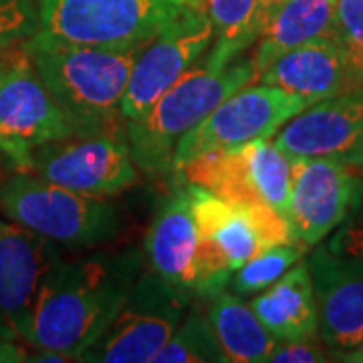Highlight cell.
Instances as JSON below:
<instances>
[{"label": "cell", "mask_w": 363, "mask_h": 363, "mask_svg": "<svg viewBox=\"0 0 363 363\" xmlns=\"http://www.w3.org/2000/svg\"><path fill=\"white\" fill-rule=\"evenodd\" d=\"M143 267L145 255L135 247L73 262L61 259L40 286L25 343L79 362L111 323Z\"/></svg>", "instance_id": "1"}, {"label": "cell", "mask_w": 363, "mask_h": 363, "mask_svg": "<svg viewBox=\"0 0 363 363\" xmlns=\"http://www.w3.org/2000/svg\"><path fill=\"white\" fill-rule=\"evenodd\" d=\"M23 47L77 135L119 131V123L125 121L123 95L143 45L89 47L39 30Z\"/></svg>", "instance_id": "2"}, {"label": "cell", "mask_w": 363, "mask_h": 363, "mask_svg": "<svg viewBox=\"0 0 363 363\" xmlns=\"http://www.w3.org/2000/svg\"><path fill=\"white\" fill-rule=\"evenodd\" d=\"M255 81L252 61L238 57L228 65H196L174 83L142 117L128 123V142L135 166L160 176L172 172L174 150L218 105Z\"/></svg>", "instance_id": "3"}, {"label": "cell", "mask_w": 363, "mask_h": 363, "mask_svg": "<svg viewBox=\"0 0 363 363\" xmlns=\"http://www.w3.org/2000/svg\"><path fill=\"white\" fill-rule=\"evenodd\" d=\"M0 210L9 220L69 250L105 245L123 228L109 198L79 194L33 172H18L0 186Z\"/></svg>", "instance_id": "4"}, {"label": "cell", "mask_w": 363, "mask_h": 363, "mask_svg": "<svg viewBox=\"0 0 363 363\" xmlns=\"http://www.w3.org/2000/svg\"><path fill=\"white\" fill-rule=\"evenodd\" d=\"M202 0H39V30L57 39L121 49L145 45Z\"/></svg>", "instance_id": "5"}, {"label": "cell", "mask_w": 363, "mask_h": 363, "mask_svg": "<svg viewBox=\"0 0 363 363\" xmlns=\"http://www.w3.org/2000/svg\"><path fill=\"white\" fill-rule=\"evenodd\" d=\"M186 190L206 269L220 289H228L233 272L264 248L295 242L289 220L272 208L228 202L188 182Z\"/></svg>", "instance_id": "6"}, {"label": "cell", "mask_w": 363, "mask_h": 363, "mask_svg": "<svg viewBox=\"0 0 363 363\" xmlns=\"http://www.w3.org/2000/svg\"><path fill=\"white\" fill-rule=\"evenodd\" d=\"M190 305V293L145 269L101 335L79 355L89 363H152Z\"/></svg>", "instance_id": "7"}, {"label": "cell", "mask_w": 363, "mask_h": 363, "mask_svg": "<svg viewBox=\"0 0 363 363\" xmlns=\"http://www.w3.org/2000/svg\"><path fill=\"white\" fill-rule=\"evenodd\" d=\"M178 176L228 202L272 208L289 220L293 157L281 152L272 138L204 154L186 164Z\"/></svg>", "instance_id": "8"}, {"label": "cell", "mask_w": 363, "mask_h": 363, "mask_svg": "<svg viewBox=\"0 0 363 363\" xmlns=\"http://www.w3.org/2000/svg\"><path fill=\"white\" fill-rule=\"evenodd\" d=\"M71 135L77 131L45 87L25 47L6 49L0 77V152L25 172L37 147Z\"/></svg>", "instance_id": "9"}, {"label": "cell", "mask_w": 363, "mask_h": 363, "mask_svg": "<svg viewBox=\"0 0 363 363\" xmlns=\"http://www.w3.org/2000/svg\"><path fill=\"white\" fill-rule=\"evenodd\" d=\"M309 101L272 85H247L226 97L210 116L182 138L172 157V172H180L196 157L274 138L289 119Z\"/></svg>", "instance_id": "10"}, {"label": "cell", "mask_w": 363, "mask_h": 363, "mask_svg": "<svg viewBox=\"0 0 363 363\" xmlns=\"http://www.w3.org/2000/svg\"><path fill=\"white\" fill-rule=\"evenodd\" d=\"M25 172L97 198H113L140 180L128 133L123 135L121 131L71 135L45 143L33 152Z\"/></svg>", "instance_id": "11"}, {"label": "cell", "mask_w": 363, "mask_h": 363, "mask_svg": "<svg viewBox=\"0 0 363 363\" xmlns=\"http://www.w3.org/2000/svg\"><path fill=\"white\" fill-rule=\"evenodd\" d=\"M214 30L204 9H196L169 23L145 43L131 69L121 113L125 123L142 117L166 91L178 83L212 47Z\"/></svg>", "instance_id": "12"}, {"label": "cell", "mask_w": 363, "mask_h": 363, "mask_svg": "<svg viewBox=\"0 0 363 363\" xmlns=\"http://www.w3.org/2000/svg\"><path fill=\"white\" fill-rule=\"evenodd\" d=\"M61 260L59 247L13 220L0 218V339L25 341L47 274Z\"/></svg>", "instance_id": "13"}, {"label": "cell", "mask_w": 363, "mask_h": 363, "mask_svg": "<svg viewBox=\"0 0 363 363\" xmlns=\"http://www.w3.org/2000/svg\"><path fill=\"white\" fill-rule=\"evenodd\" d=\"M272 142L289 157H323L363 169V85L305 107Z\"/></svg>", "instance_id": "14"}, {"label": "cell", "mask_w": 363, "mask_h": 363, "mask_svg": "<svg viewBox=\"0 0 363 363\" xmlns=\"http://www.w3.org/2000/svg\"><path fill=\"white\" fill-rule=\"evenodd\" d=\"M359 182L357 168L323 157H293L289 224L295 242L321 245L347 216Z\"/></svg>", "instance_id": "15"}, {"label": "cell", "mask_w": 363, "mask_h": 363, "mask_svg": "<svg viewBox=\"0 0 363 363\" xmlns=\"http://www.w3.org/2000/svg\"><path fill=\"white\" fill-rule=\"evenodd\" d=\"M305 262L317 301V335L339 362L363 341V259L317 245Z\"/></svg>", "instance_id": "16"}, {"label": "cell", "mask_w": 363, "mask_h": 363, "mask_svg": "<svg viewBox=\"0 0 363 363\" xmlns=\"http://www.w3.org/2000/svg\"><path fill=\"white\" fill-rule=\"evenodd\" d=\"M143 255L152 271L190 295L208 298L222 291L206 269L186 184L157 208L143 240Z\"/></svg>", "instance_id": "17"}, {"label": "cell", "mask_w": 363, "mask_h": 363, "mask_svg": "<svg viewBox=\"0 0 363 363\" xmlns=\"http://www.w3.org/2000/svg\"><path fill=\"white\" fill-rule=\"evenodd\" d=\"M257 81L298 95L311 105L355 87L347 61L333 37L309 40L281 55Z\"/></svg>", "instance_id": "18"}, {"label": "cell", "mask_w": 363, "mask_h": 363, "mask_svg": "<svg viewBox=\"0 0 363 363\" xmlns=\"http://www.w3.org/2000/svg\"><path fill=\"white\" fill-rule=\"evenodd\" d=\"M335 0H281L267 18L250 57L255 81L285 52L309 40L331 37Z\"/></svg>", "instance_id": "19"}, {"label": "cell", "mask_w": 363, "mask_h": 363, "mask_svg": "<svg viewBox=\"0 0 363 363\" xmlns=\"http://www.w3.org/2000/svg\"><path fill=\"white\" fill-rule=\"evenodd\" d=\"M250 309L277 339L315 337L319 329L317 301L309 267L295 262L269 289L255 295Z\"/></svg>", "instance_id": "20"}, {"label": "cell", "mask_w": 363, "mask_h": 363, "mask_svg": "<svg viewBox=\"0 0 363 363\" xmlns=\"http://www.w3.org/2000/svg\"><path fill=\"white\" fill-rule=\"evenodd\" d=\"M210 298L208 319L216 331L228 363H264L279 339L260 323V319L228 289H222Z\"/></svg>", "instance_id": "21"}, {"label": "cell", "mask_w": 363, "mask_h": 363, "mask_svg": "<svg viewBox=\"0 0 363 363\" xmlns=\"http://www.w3.org/2000/svg\"><path fill=\"white\" fill-rule=\"evenodd\" d=\"M202 9L214 30L204 65L220 69L259 40L274 4L272 0H202Z\"/></svg>", "instance_id": "22"}, {"label": "cell", "mask_w": 363, "mask_h": 363, "mask_svg": "<svg viewBox=\"0 0 363 363\" xmlns=\"http://www.w3.org/2000/svg\"><path fill=\"white\" fill-rule=\"evenodd\" d=\"M152 363H228L206 313L190 309Z\"/></svg>", "instance_id": "23"}, {"label": "cell", "mask_w": 363, "mask_h": 363, "mask_svg": "<svg viewBox=\"0 0 363 363\" xmlns=\"http://www.w3.org/2000/svg\"><path fill=\"white\" fill-rule=\"evenodd\" d=\"M307 247L298 242L274 245L264 248L257 257L245 262L240 269H236L230 277V291L240 297H255L264 289L279 281L295 262L303 259Z\"/></svg>", "instance_id": "24"}, {"label": "cell", "mask_w": 363, "mask_h": 363, "mask_svg": "<svg viewBox=\"0 0 363 363\" xmlns=\"http://www.w3.org/2000/svg\"><path fill=\"white\" fill-rule=\"evenodd\" d=\"M333 40L343 52L355 87L363 85V0H335Z\"/></svg>", "instance_id": "25"}, {"label": "cell", "mask_w": 363, "mask_h": 363, "mask_svg": "<svg viewBox=\"0 0 363 363\" xmlns=\"http://www.w3.org/2000/svg\"><path fill=\"white\" fill-rule=\"evenodd\" d=\"M39 33V0H0V51Z\"/></svg>", "instance_id": "26"}, {"label": "cell", "mask_w": 363, "mask_h": 363, "mask_svg": "<svg viewBox=\"0 0 363 363\" xmlns=\"http://www.w3.org/2000/svg\"><path fill=\"white\" fill-rule=\"evenodd\" d=\"M327 247L337 255L363 259V178L353 196L347 216L331 233Z\"/></svg>", "instance_id": "27"}, {"label": "cell", "mask_w": 363, "mask_h": 363, "mask_svg": "<svg viewBox=\"0 0 363 363\" xmlns=\"http://www.w3.org/2000/svg\"><path fill=\"white\" fill-rule=\"evenodd\" d=\"M331 351L327 350L319 335L303 339H279L269 355L272 363H325L331 362Z\"/></svg>", "instance_id": "28"}, {"label": "cell", "mask_w": 363, "mask_h": 363, "mask_svg": "<svg viewBox=\"0 0 363 363\" xmlns=\"http://www.w3.org/2000/svg\"><path fill=\"white\" fill-rule=\"evenodd\" d=\"M26 362V351L18 347L14 341L0 339V363H21Z\"/></svg>", "instance_id": "29"}, {"label": "cell", "mask_w": 363, "mask_h": 363, "mask_svg": "<svg viewBox=\"0 0 363 363\" xmlns=\"http://www.w3.org/2000/svg\"><path fill=\"white\" fill-rule=\"evenodd\" d=\"M339 362H350V363H363V341L355 347V350H351L350 353H345V355H341V359Z\"/></svg>", "instance_id": "30"}, {"label": "cell", "mask_w": 363, "mask_h": 363, "mask_svg": "<svg viewBox=\"0 0 363 363\" xmlns=\"http://www.w3.org/2000/svg\"><path fill=\"white\" fill-rule=\"evenodd\" d=\"M4 65H6V51H0V77H2Z\"/></svg>", "instance_id": "31"}, {"label": "cell", "mask_w": 363, "mask_h": 363, "mask_svg": "<svg viewBox=\"0 0 363 363\" xmlns=\"http://www.w3.org/2000/svg\"><path fill=\"white\" fill-rule=\"evenodd\" d=\"M279 2H281V0H272V4H279Z\"/></svg>", "instance_id": "32"}]
</instances>
